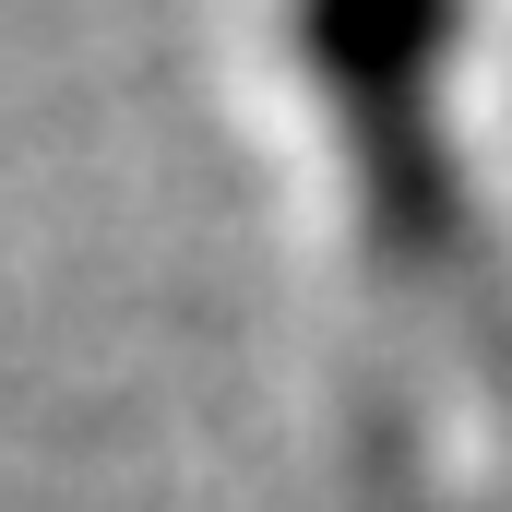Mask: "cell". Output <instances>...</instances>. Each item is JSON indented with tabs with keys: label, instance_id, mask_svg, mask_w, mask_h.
Here are the masks:
<instances>
[{
	"label": "cell",
	"instance_id": "1",
	"mask_svg": "<svg viewBox=\"0 0 512 512\" xmlns=\"http://www.w3.org/2000/svg\"><path fill=\"white\" fill-rule=\"evenodd\" d=\"M298 36H310L322 108L346 131L370 239L441 286L465 251V203L441 179V72L465 48V0H298Z\"/></svg>",
	"mask_w": 512,
	"mask_h": 512
}]
</instances>
